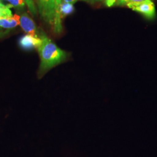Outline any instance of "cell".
Returning <instances> with one entry per match:
<instances>
[{
	"label": "cell",
	"instance_id": "obj_3",
	"mask_svg": "<svg viewBox=\"0 0 157 157\" xmlns=\"http://www.w3.org/2000/svg\"><path fill=\"white\" fill-rule=\"evenodd\" d=\"M126 6L133 11L140 13L148 19H153L156 15L155 5L151 0H146L137 3H130Z\"/></svg>",
	"mask_w": 157,
	"mask_h": 157
},
{
	"label": "cell",
	"instance_id": "obj_11",
	"mask_svg": "<svg viewBox=\"0 0 157 157\" xmlns=\"http://www.w3.org/2000/svg\"><path fill=\"white\" fill-rule=\"evenodd\" d=\"M104 1H105V5L108 7H111L115 5L117 2V0H104Z\"/></svg>",
	"mask_w": 157,
	"mask_h": 157
},
{
	"label": "cell",
	"instance_id": "obj_15",
	"mask_svg": "<svg viewBox=\"0 0 157 157\" xmlns=\"http://www.w3.org/2000/svg\"><path fill=\"white\" fill-rule=\"evenodd\" d=\"M6 1H8V2H10V1H11V0H6Z\"/></svg>",
	"mask_w": 157,
	"mask_h": 157
},
{
	"label": "cell",
	"instance_id": "obj_12",
	"mask_svg": "<svg viewBox=\"0 0 157 157\" xmlns=\"http://www.w3.org/2000/svg\"><path fill=\"white\" fill-rule=\"evenodd\" d=\"M82 1H84L85 2H89V3H90V4H94V3H96V2L103 1H104V0H82Z\"/></svg>",
	"mask_w": 157,
	"mask_h": 157
},
{
	"label": "cell",
	"instance_id": "obj_5",
	"mask_svg": "<svg viewBox=\"0 0 157 157\" xmlns=\"http://www.w3.org/2000/svg\"><path fill=\"white\" fill-rule=\"evenodd\" d=\"M19 25L25 32L34 37H41L33 20L26 13L19 17Z\"/></svg>",
	"mask_w": 157,
	"mask_h": 157
},
{
	"label": "cell",
	"instance_id": "obj_16",
	"mask_svg": "<svg viewBox=\"0 0 157 157\" xmlns=\"http://www.w3.org/2000/svg\"><path fill=\"white\" fill-rule=\"evenodd\" d=\"M0 3H1V0H0Z\"/></svg>",
	"mask_w": 157,
	"mask_h": 157
},
{
	"label": "cell",
	"instance_id": "obj_2",
	"mask_svg": "<svg viewBox=\"0 0 157 157\" xmlns=\"http://www.w3.org/2000/svg\"><path fill=\"white\" fill-rule=\"evenodd\" d=\"M37 10L43 21L52 28L54 21V0H35Z\"/></svg>",
	"mask_w": 157,
	"mask_h": 157
},
{
	"label": "cell",
	"instance_id": "obj_10",
	"mask_svg": "<svg viewBox=\"0 0 157 157\" xmlns=\"http://www.w3.org/2000/svg\"><path fill=\"white\" fill-rule=\"evenodd\" d=\"M144 1H146V0H117V2L115 5H117V6L126 5V6L128 4H130V3L140 2Z\"/></svg>",
	"mask_w": 157,
	"mask_h": 157
},
{
	"label": "cell",
	"instance_id": "obj_17",
	"mask_svg": "<svg viewBox=\"0 0 157 157\" xmlns=\"http://www.w3.org/2000/svg\"></svg>",
	"mask_w": 157,
	"mask_h": 157
},
{
	"label": "cell",
	"instance_id": "obj_14",
	"mask_svg": "<svg viewBox=\"0 0 157 157\" xmlns=\"http://www.w3.org/2000/svg\"><path fill=\"white\" fill-rule=\"evenodd\" d=\"M6 33H4V32H2V33H0V38L1 37H2L3 36H4L6 34Z\"/></svg>",
	"mask_w": 157,
	"mask_h": 157
},
{
	"label": "cell",
	"instance_id": "obj_13",
	"mask_svg": "<svg viewBox=\"0 0 157 157\" xmlns=\"http://www.w3.org/2000/svg\"><path fill=\"white\" fill-rule=\"evenodd\" d=\"M78 0H62L63 2H65V3H69V4H75L76 2H77Z\"/></svg>",
	"mask_w": 157,
	"mask_h": 157
},
{
	"label": "cell",
	"instance_id": "obj_8",
	"mask_svg": "<svg viewBox=\"0 0 157 157\" xmlns=\"http://www.w3.org/2000/svg\"><path fill=\"white\" fill-rule=\"evenodd\" d=\"M74 6L73 4L62 2V5L61 6V17L62 19L64 17H67V15L71 14L74 11Z\"/></svg>",
	"mask_w": 157,
	"mask_h": 157
},
{
	"label": "cell",
	"instance_id": "obj_1",
	"mask_svg": "<svg viewBox=\"0 0 157 157\" xmlns=\"http://www.w3.org/2000/svg\"><path fill=\"white\" fill-rule=\"evenodd\" d=\"M41 38L42 43L37 48L40 60L37 73L39 79L53 67L67 62L70 56L69 53L60 48L45 34L42 35Z\"/></svg>",
	"mask_w": 157,
	"mask_h": 157
},
{
	"label": "cell",
	"instance_id": "obj_6",
	"mask_svg": "<svg viewBox=\"0 0 157 157\" xmlns=\"http://www.w3.org/2000/svg\"><path fill=\"white\" fill-rule=\"evenodd\" d=\"M62 0H54V21L52 26L54 33L59 34L62 32V19L61 17V6L62 5Z\"/></svg>",
	"mask_w": 157,
	"mask_h": 157
},
{
	"label": "cell",
	"instance_id": "obj_9",
	"mask_svg": "<svg viewBox=\"0 0 157 157\" xmlns=\"http://www.w3.org/2000/svg\"><path fill=\"white\" fill-rule=\"evenodd\" d=\"M11 7L10 4L4 5L2 2L0 3V18L12 17V13L10 10Z\"/></svg>",
	"mask_w": 157,
	"mask_h": 157
},
{
	"label": "cell",
	"instance_id": "obj_7",
	"mask_svg": "<svg viewBox=\"0 0 157 157\" xmlns=\"http://www.w3.org/2000/svg\"><path fill=\"white\" fill-rule=\"evenodd\" d=\"M19 25V16L17 15L12 17L0 18V27L5 29H12Z\"/></svg>",
	"mask_w": 157,
	"mask_h": 157
},
{
	"label": "cell",
	"instance_id": "obj_4",
	"mask_svg": "<svg viewBox=\"0 0 157 157\" xmlns=\"http://www.w3.org/2000/svg\"><path fill=\"white\" fill-rule=\"evenodd\" d=\"M41 43L42 39L41 37H34L28 34L22 36L19 41L20 47L25 51L37 50Z\"/></svg>",
	"mask_w": 157,
	"mask_h": 157
}]
</instances>
